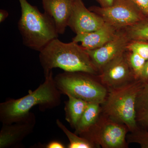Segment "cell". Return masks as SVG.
<instances>
[{
	"instance_id": "6da1fadb",
	"label": "cell",
	"mask_w": 148,
	"mask_h": 148,
	"mask_svg": "<svg viewBox=\"0 0 148 148\" xmlns=\"http://www.w3.org/2000/svg\"><path fill=\"white\" fill-rule=\"evenodd\" d=\"M44 82L34 91L17 99H10L0 104V121L8 124L26 116L35 106L40 111L58 107L61 104V93L56 86L52 71L44 73Z\"/></svg>"
},
{
	"instance_id": "7a4b0ae2",
	"label": "cell",
	"mask_w": 148,
	"mask_h": 148,
	"mask_svg": "<svg viewBox=\"0 0 148 148\" xmlns=\"http://www.w3.org/2000/svg\"><path fill=\"white\" fill-rule=\"evenodd\" d=\"M78 43L52 40L40 51V63L44 72L59 68L65 72H84L95 75L98 69L92 63L88 53Z\"/></svg>"
},
{
	"instance_id": "3957f363",
	"label": "cell",
	"mask_w": 148,
	"mask_h": 148,
	"mask_svg": "<svg viewBox=\"0 0 148 148\" xmlns=\"http://www.w3.org/2000/svg\"><path fill=\"white\" fill-rule=\"evenodd\" d=\"M21 9L18 29L24 45L40 51L58 34L52 18L32 5L27 0H18Z\"/></svg>"
},
{
	"instance_id": "277c9868",
	"label": "cell",
	"mask_w": 148,
	"mask_h": 148,
	"mask_svg": "<svg viewBox=\"0 0 148 148\" xmlns=\"http://www.w3.org/2000/svg\"><path fill=\"white\" fill-rule=\"evenodd\" d=\"M144 84L139 79L121 87L110 88L103 104V111L108 118L125 125L131 132L138 128L136 102Z\"/></svg>"
},
{
	"instance_id": "5b68a950",
	"label": "cell",
	"mask_w": 148,
	"mask_h": 148,
	"mask_svg": "<svg viewBox=\"0 0 148 148\" xmlns=\"http://www.w3.org/2000/svg\"><path fill=\"white\" fill-rule=\"evenodd\" d=\"M92 75L84 72L65 71L56 75L54 78L61 94L71 95L88 103L103 104L108 95L107 89Z\"/></svg>"
},
{
	"instance_id": "8992f818",
	"label": "cell",
	"mask_w": 148,
	"mask_h": 148,
	"mask_svg": "<svg viewBox=\"0 0 148 148\" xmlns=\"http://www.w3.org/2000/svg\"><path fill=\"white\" fill-rule=\"evenodd\" d=\"M128 130L125 125L110 119L101 123L98 119L87 132L79 135L103 148H123L127 147Z\"/></svg>"
},
{
	"instance_id": "52a82bcc",
	"label": "cell",
	"mask_w": 148,
	"mask_h": 148,
	"mask_svg": "<svg viewBox=\"0 0 148 148\" xmlns=\"http://www.w3.org/2000/svg\"><path fill=\"white\" fill-rule=\"evenodd\" d=\"M107 23L114 27L134 26L140 22V10L130 0H114L106 8H93Z\"/></svg>"
},
{
	"instance_id": "ba28073f",
	"label": "cell",
	"mask_w": 148,
	"mask_h": 148,
	"mask_svg": "<svg viewBox=\"0 0 148 148\" xmlns=\"http://www.w3.org/2000/svg\"><path fill=\"white\" fill-rule=\"evenodd\" d=\"M36 124V116L31 112L18 121L2 124L0 131V148L21 147L22 141L33 132Z\"/></svg>"
},
{
	"instance_id": "9c48e42d",
	"label": "cell",
	"mask_w": 148,
	"mask_h": 148,
	"mask_svg": "<svg viewBox=\"0 0 148 148\" xmlns=\"http://www.w3.org/2000/svg\"><path fill=\"white\" fill-rule=\"evenodd\" d=\"M106 23L101 16L88 9L82 0H74L68 26L77 34L94 32Z\"/></svg>"
},
{
	"instance_id": "30bf717a",
	"label": "cell",
	"mask_w": 148,
	"mask_h": 148,
	"mask_svg": "<svg viewBox=\"0 0 148 148\" xmlns=\"http://www.w3.org/2000/svg\"><path fill=\"white\" fill-rule=\"evenodd\" d=\"M130 66L123 53L112 60L102 69L100 79L103 85L114 88L129 83L131 78Z\"/></svg>"
},
{
	"instance_id": "8fae6325",
	"label": "cell",
	"mask_w": 148,
	"mask_h": 148,
	"mask_svg": "<svg viewBox=\"0 0 148 148\" xmlns=\"http://www.w3.org/2000/svg\"><path fill=\"white\" fill-rule=\"evenodd\" d=\"M127 38L124 35L115 34L111 40L101 47L86 50L97 69H102L123 53L127 47Z\"/></svg>"
},
{
	"instance_id": "7c38bea8",
	"label": "cell",
	"mask_w": 148,
	"mask_h": 148,
	"mask_svg": "<svg viewBox=\"0 0 148 148\" xmlns=\"http://www.w3.org/2000/svg\"><path fill=\"white\" fill-rule=\"evenodd\" d=\"M44 12L53 19L59 34L65 33L74 0H41Z\"/></svg>"
},
{
	"instance_id": "4fadbf2b",
	"label": "cell",
	"mask_w": 148,
	"mask_h": 148,
	"mask_svg": "<svg viewBox=\"0 0 148 148\" xmlns=\"http://www.w3.org/2000/svg\"><path fill=\"white\" fill-rule=\"evenodd\" d=\"M115 35L114 27L106 22L103 27L94 32L77 34L73 41L80 42L86 50H92L105 45Z\"/></svg>"
},
{
	"instance_id": "5bb4252c",
	"label": "cell",
	"mask_w": 148,
	"mask_h": 148,
	"mask_svg": "<svg viewBox=\"0 0 148 148\" xmlns=\"http://www.w3.org/2000/svg\"><path fill=\"white\" fill-rule=\"evenodd\" d=\"M69 100L65 102V119L72 128L75 129L88 103L82 99L68 95Z\"/></svg>"
},
{
	"instance_id": "9a60e30c",
	"label": "cell",
	"mask_w": 148,
	"mask_h": 148,
	"mask_svg": "<svg viewBox=\"0 0 148 148\" xmlns=\"http://www.w3.org/2000/svg\"><path fill=\"white\" fill-rule=\"evenodd\" d=\"M101 104L88 103L76 127L75 133L80 135L87 132L96 124L101 112Z\"/></svg>"
},
{
	"instance_id": "2e32d148",
	"label": "cell",
	"mask_w": 148,
	"mask_h": 148,
	"mask_svg": "<svg viewBox=\"0 0 148 148\" xmlns=\"http://www.w3.org/2000/svg\"><path fill=\"white\" fill-rule=\"evenodd\" d=\"M56 124L58 127L66 134L69 139V144L67 148H94L97 147L93 142L81 136H80L79 137L78 136L77 134L70 131L60 120L56 119Z\"/></svg>"
},
{
	"instance_id": "e0dca14e",
	"label": "cell",
	"mask_w": 148,
	"mask_h": 148,
	"mask_svg": "<svg viewBox=\"0 0 148 148\" xmlns=\"http://www.w3.org/2000/svg\"><path fill=\"white\" fill-rule=\"evenodd\" d=\"M128 143H137L142 148H148V130L138 129L127 136Z\"/></svg>"
},
{
	"instance_id": "ac0fdd59",
	"label": "cell",
	"mask_w": 148,
	"mask_h": 148,
	"mask_svg": "<svg viewBox=\"0 0 148 148\" xmlns=\"http://www.w3.org/2000/svg\"><path fill=\"white\" fill-rule=\"evenodd\" d=\"M129 34L134 39L148 41V23L140 22L132 26Z\"/></svg>"
},
{
	"instance_id": "d6986e66",
	"label": "cell",
	"mask_w": 148,
	"mask_h": 148,
	"mask_svg": "<svg viewBox=\"0 0 148 148\" xmlns=\"http://www.w3.org/2000/svg\"><path fill=\"white\" fill-rule=\"evenodd\" d=\"M147 60L137 53L132 52L130 56L129 63L136 79H140V75Z\"/></svg>"
},
{
	"instance_id": "ffe728a7",
	"label": "cell",
	"mask_w": 148,
	"mask_h": 148,
	"mask_svg": "<svg viewBox=\"0 0 148 148\" xmlns=\"http://www.w3.org/2000/svg\"><path fill=\"white\" fill-rule=\"evenodd\" d=\"M136 110L138 113L148 110V82L145 83L138 94Z\"/></svg>"
},
{
	"instance_id": "44dd1931",
	"label": "cell",
	"mask_w": 148,
	"mask_h": 148,
	"mask_svg": "<svg viewBox=\"0 0 148 148\" xmlns=\"http://www.w3.org/2000/svg\"><path fill=\"white\" fill-rule=\"evenodd\" d=\"M127 47L132 52L137 53L145 58L148 60V43L143 41H138L128 45Z\"/></svg>"
},
{
	"instance_id": "7402d4cb",
	"label": "cell",
	"mask_w": 148,
	"mask_h": 148,
	"mask_svg": "<svg viewBox=\"0 0 148 148\" xmlns=\"http://www.w3.org/2000/svg\"><path fill=\"white\" fill-rule=\"evenodd\" d=\"M135 5L140 11L147 14L148 12V0H130Z\"/></svg>"
},
{
	"instance_id": "603a6c76",
	"label": "cell",
	"mask_w": 148,
	"mask_h": 148,
	"mask_svg": "<svg viewBox=\"0 0 148 148\" xmlns=\"http://www.w3.org/2000/svg\"><path fill=\"white\" fill-rule=\"evenodd\" d=\"M137 121L144 127H148V110L138 113Z\"/></svg>"
},
{
	"instance_id": "cb8c5ba5",
	"label": "cell",
	"mask_w": 148,
	"mask_h": 148,
	"mask_svg": "<svg viewBox=\"0 0 148 148\" xmlns=\"http://www.w3.org/2000/svg\"><path fill=\"white\" fill-rule=\"evenodd\" d=\"M140 79L145 83L148 82V60L146 61L144 68L142 70Z\"/></svg>"
},
{
	"instance_id": "d4e9b609",
	"label": "cell",
	"mask_w": 148,
	"mask_h": 148,
	"mask_svg": "<svg viewBox=\"0 0 148 148\" xmlns=\"http://www.w3.org/2000/svg\"><path fill=\"white\" fill-rule=\"evenodd\" d=\"M46 148H65L66 146L61 142L56 140L51 141L46 145Z\"/></svg>"
},
{
	"instance_id": "484cf974",
	"label": "cell",
	"mask_w": 148,
	"mask_h": 148,
	"mask_svg": "<svg viewBox=\"0 0 148 148\" xmlns=\"http://www.w3.org/2000/svg\"><path fill=\"white\" fill-rule=\"evenodd\" d=\"M102 7H108L112 5L114 0H97Z\"/></svg>"
},
{
	"instance_id": "4316f807",
	"label": "cell",
	"mask_w": 148,
	"mask_h": 148,
	"mask_svg": "<svg viewBox=\"0 0 148 148\" xmlns=\"http://www.w3.org/2000/svg\"><path fill=\"white\" fill-rule=\"evenodd\" d=\"M8 15L9 13L7 11L1 9L0 10V22L2 23L8 17Z\"/></svg>"
},
{
	"instance_id": "83f0119b",
	"label": "cell",
	"mask_w": 148,
	"mask_h": 148,
	"mask_svg": "<svg viewBox=\"0 0 148 148\" xmlns=\"http://www.w3.org/2000/svg\"><path fill=\"white\" fill-rule=\"evenodd\" d=\"M147 15H148V12L147 14Z\"/></svg>"
}]
</instances>
